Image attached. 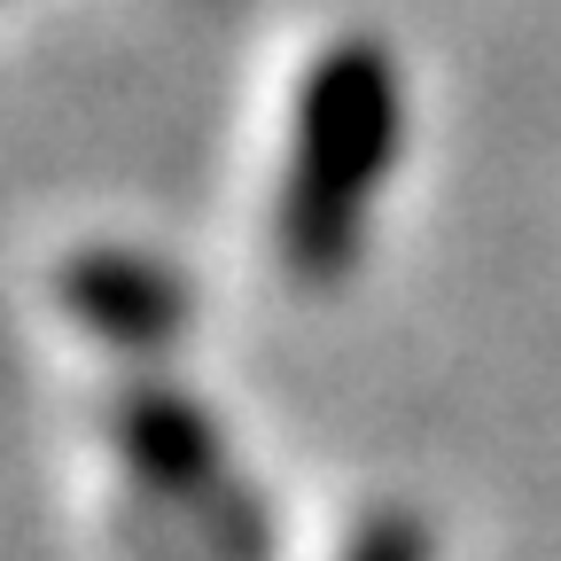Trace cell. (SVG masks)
I'll return each mask as SVG.
<instances>
[{
  "mask_svg": "<svg viewBox=\"0 0 561 561\" xmlns=\"http://www.w3.org/2000/svg\"><path fill=\"white\" fill-rule=\"evenodd\" d=\"M55 289H62L70 320L94 328L117 351H164L187 328V289H180L164 265L133 257V250H87V257H70Z\"/></svg>",
  "mask_w": 561,
  "mask_h": 561,
  "instance_id": "3957f363",
  "label": "cell"
},
{
  "mask_svg": "<svg viewBox=\"0 0 561 561\" xmlns=\"http://www.w3.org/2000/svg\"><path fill=\"white\" fill-rule=\"evenodd\" d=\"M351 561H430V538H421L413 515H375L351 538Z\"/></svg>",
  "mask_w": 561,
  "mask_h": 561,
  "instance_id": "277c9868",
  "label": "cell"
},
{
  "mask_svg": "<svg viewBox=\"0 0 561 561\" xmlns=\"http://www.w3.org/2000/svg\"><path fill=\"white\" fill-rule=\"evenodd\" d=\"M117 453L133 460L140 491L164 500L203 561H273V530L257 515V491L227 476V445L210 430V413L180 390H125L117 405Z\"/></svg>",
  "mask_w": 561,
  "mask_h": 561,
  "instance_id": "7a4b0ae2",
  "label": "cell"
},
{
  "mask_svg": "<svg viewBox=\"0 0 561 561\" xmlns=\"http://www.w3.org/2000/svg\"><path fill=\"white\" fill-rule=\"evenodd\" d=\"M398 70L375 39H335L297 94V149L280 187V257L297 280H343L359 265L367 203L398 157Z\"/></svg>",
  "mask_w": 561,
  "mask_h": 561,
  "instance_id": "6da1fadb",
  "label": "cell"
}]
</instances>
